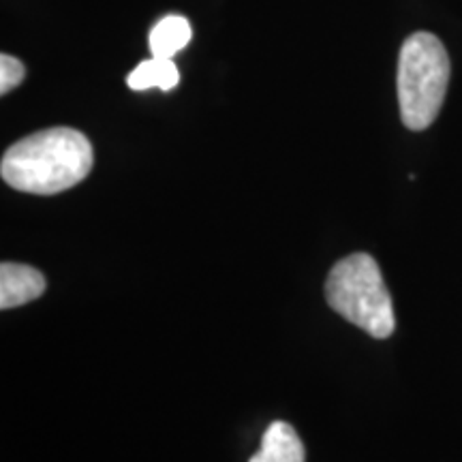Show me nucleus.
<instances>
[{
    "instance_id": "nucleus-1",
    "label": "nucleus",
    "mask_w": 462,
    "mask_h": 462,
    "mask_svg": "<svg viewBox=\"0 0 462 462\" xmlns=\"http://www.w3.org/2000/svg\"><path fill=\"white\" fill-rule=\"evenodd\" d=\"M95 152L84 133L54 126L15 142L0 161V176L11 189L56 195L88 176Z\"/></svg>"
},
{
    "instance_id": "nucleus-2",
    "label": "nucleus",
    "mask_w": 462,
    "mask_h": 462,
    "mask_svg": "<svg viewBox=\"0 0 462 462\" xmlns=\"http://www.w3.org/2000/svg\"><path fill=\"white\" fill-rule=\"evenodd\" d=\"M449 56L435 34L413 32L398 56V106L407 129L424 131L441 112L449 84Z\"/></svg>"
},
{
    "instance_id": "nucleus-3",
    "label": "nucleus",
    "mask_w": 462,
    "mask_h": 462,
    "mask_svg": "<svg viewBox=\"0 0 462 462\" xmlns=\"http://www.w3.org/2000/svg\"><path fill=\"white\" fill-rule=\"evenodd\" d=\"M326 300L334 313L345 317L373 338H390L396 317L379 263L366 253L340 259L328 274Z\"/></svg>"
},
{
    "instance_id": "nucleus-4",
    "label": "nucleus",
    "mask_w": 462,
    "mask_h": 462,
    "mask_svg": "<svg viewBox=\"0 0 462 462\" xmlns=\"http://www.w3.org/2000/svg\"><path fill=\"white\" fill-rule=\"evenodd\" d=\"M45 291V276L24 263L3 262L0 265V309L9 310L37 300Z\"/></svg>"
},
{
    "instance_id": "nucleus-5",
    "label": "nucleus",
    "mask_w": 462,
    "mask_h": 462,
    "mask_svg": "<svg viewBox=\"0 0 462 462\" xmlns=\"http://www.w3.org/2000/svg\"><path fill=\"white\" fill-rule=\"evenodd\" d=\"M248 462H304V446L287 421H273L263 432L262 448Z\"/></svg>"
},
{
    "instance_id": "nucleus-6",
    "label": "nucleus",
    "mask_w": 462,
    "mask_h": 462,
    "mask_svg": "<svg viewBox=\"0 0 462 462\" xmlns=\"http://www.w3.org/2000/svg\"><path fill=\"white\" fill-rule=\"evenodd\" d=\"M180 82V71L173 65L171 58H150L137 65L133 71L126 75V86L131 90L142 92L150 88L159 90H173Z\"/></svg>"
},
{
    "instance_id": "nucleus-7",
    "label": "nucleus",
    "mask_w": 462,
    "mask_h": 462,
    "mask_svg": "<svg viewBox=\"0 0 462 462\" xmlns=\"http://www.w3.org/2000/svg\"><path fill=\"white\" fill-rule=\"evenodd\" d=\"M193 37L189 20L184 15H167L150 31V51L154 58H173L184 50Z\"/></svg>"
},
{
    "instance_id": "nucleus-8",
    "label": "nucleus",
    "mask_w": 462,
    "mask_h": 462,
    "mask_svg": "<svg viewBox=\"0 0 462 462\" xmlns=\"http://www.w3.org/2000/svg\"><path fill=\"white\" fill-rule=\"evenodd\" d=\"M26 78V67L15 56L3 54L0 56V92L7 95L15 86H20Z\"/></svg>"
}]
</instances>
